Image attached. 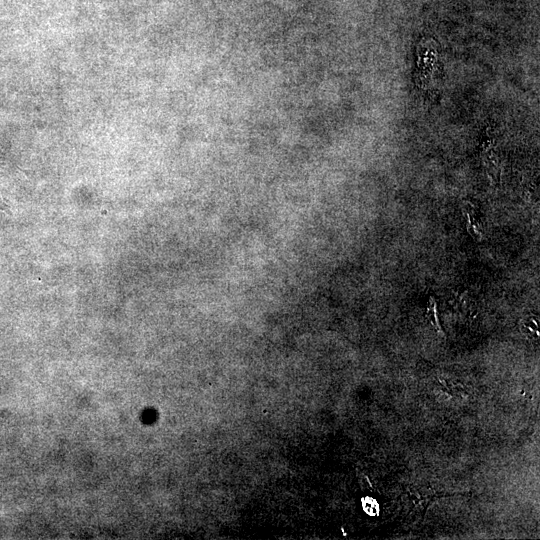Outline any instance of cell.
<instances>
[{
  "mask_svg": "<svg viewBox=\"0 0 540 540\" xmlns=\"http://www.w3.org/2000/svg\"><path fill=\"white\" fill-rule=\"evenodd\" d=\"M0 210L1 211L5 210V205L2 202H0Z\"/></svg>",
  "mask_w": 540,
  "mask_h": 540,
  "instance_id": "obj_1",
  "label": "cell"
}]
</instances>
